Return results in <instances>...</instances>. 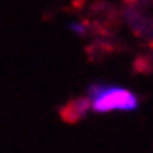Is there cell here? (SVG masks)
<instances>
[{
  "label": "cell",
  "instance_id": "1",
  "mask_svg": "<svg viewBox=\"0 0 153 153\" xmlns=\"http://www.w3.org/2000/svg\"><path fill=\"white\" fill-rule=\"evenodd\" d=\"M90 104L96 112L110 110H135L139 100L127 88L118 86H90Z\"/></svg>",
  "mask_w": 153,
  "mask_h": 153
},
{
  "label": "cell",
  "instance_id": "2",
  "mask_svg": "<svg viewBox=\"0 0 153 153\" xmlns=\"http://www.w3.org/2000/svg\"><path fill=\"white\" fill-rule=\"evenodd\" d=\"M88 106L90 104V100H86V98H80V100H74L71 104H68V108L63 110V118L65 120H80V118L86 114V110H88Z\"/></svg>",
  "mask_w": 153,
  "mask_h": 153
}]
</instances>
